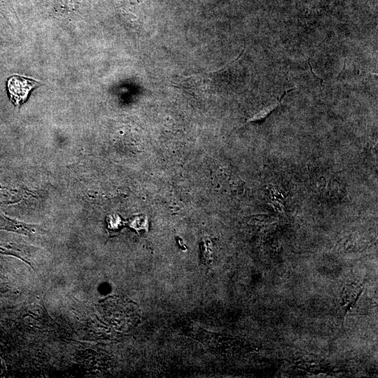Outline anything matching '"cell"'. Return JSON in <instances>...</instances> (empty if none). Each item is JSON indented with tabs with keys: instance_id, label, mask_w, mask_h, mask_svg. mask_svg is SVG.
<instances>
[{
	"instance_id": "1",
	"label": "cell",
	"mask_w": 378,
	"mask_h": 378,
	"mask_svg": "<svg viewBox=\"0 0 378 378\" xmlns=\"http://www.w3.org/2000/svg\"><path fill=\"white\" fill-rule=\"evenodd\" d=\"M99 310L104 319L119 330H129L138 323L139 309L128 299L111 296L104 300Z\"/></svg>"
},
{
	"instance_id": "2",
	"label": "cell",
	"mask_w": 378,
	"mask_h": 378,
	"mask_svg": "<svg viewBox=\"0 0 378 378\" xmlns=\"http://www.w3.org/2000/svg\"><path fill=\"white\" fill-rule=\"evenodd\" d=\"M38 83L29 78L21 76H13L7 81V89L9 93L10 99L17 106L23 104L29 93V92Z\"/></svg>"
}]
</instances>
